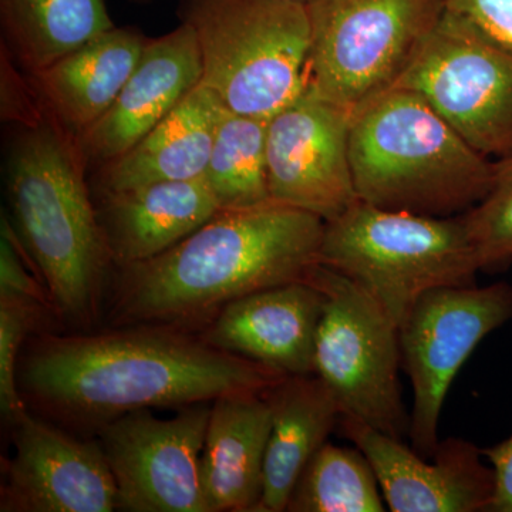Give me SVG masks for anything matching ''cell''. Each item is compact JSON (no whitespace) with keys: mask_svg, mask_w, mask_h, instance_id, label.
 <instances>
[{"mask_svg":"<svg viewBox=\"0 0 512 512\" xmlns=\"http://www.w3.org/2000/svg\"><path fill=\"white\" fill-rule=\"evenodd\" d=\"M286 375L224 352L200 335L138 325L84 335H42L19 363V387L46 412L96 426L153 407L264 394Z\"/></svg>","mask_w":512,"mask_h":512,"instance_id":"obj_1","label":"cell"},{"mask_svg":"<svg viewBox=\"0 0 512 512\" xmlns=\"http://www.w3.org/2000/svg\"><path fill=\"white\" fill-rule=\"evenodd\" d=\"M325 224L274 201L220 210L163 254L120 268L113 318L187 329L242 296L305 281L319 265Z\"/></svg>","mask_w":512,"mask_h":512,"instance_id":"obj_2","label":"cell"},{"mask_svg":"<svg viewBox=\"0 0 512 512\" xmlns=\"http://www.w3.org/2000/svg\"><path fill=\"white\" fill-rule=\"evenodd\" d=\"M12 227L53 311L87 328L99 313L111 256L86 183L79 137L50 111L16 126L5 153Z\"/></svg>","mask_w":512,"mask_h":512,"instance_id":"obj_3","label":"cell"},{"mask_svg":"<svg viewBox=\"0 0 512 512\" xmlns=\"http://www.w3.org/2000/svg\"><path fill=\"white\" fill-rule=\"evenodd\" d=\"M349 151L357 197L382 210L456 217L493 184L494 161L404 87H390L353 113Z\"/></svg>","mask_w":512,"mask_h":512,"instance_id":"obj_4","label":"cell"},{"mask_svg":"<svg viewBox=\"0 0 512 512\" xmlns=\"http://www.w3.org/2000/svg\"><path fill=\"white\" fill-rule=\"evenodd\" d=\"M197 37L202 86L234 113L269 120L306 89L311 18L291 0H180Z\"/></svg>","mask_w":512,"mask_h":512,"instance_id":"obj_5","label":"cell"},{"mask_svg":"<svg viewBox=\"0 0 512 512\" xmlns=\"http://www.w3.org/2000/svg\"><path fill=\"white\" fill-rule=\"evenodd\" d=\"M319 264L359 285L397 326L423 293L476 285L480 272L463 214L430 217L362 201L326 222Z\"/></svg>","mask_w":512,"mask_h":512,"instance_id":"obj_6","label":"cell"},{"mask_svg":"<svg viewBox=\"0 0 512 512\" xmlns=\"http://www.w3.org/2000/svg\"><path fill=\"white\" fill-rule=\"evenodd\" d=\"M306 87L355 113L393 87L444 12L443 0H313Z\"/></svg>","mask_w":512,"mask_h":512,"instance_id":"obj_7","label":"cell"},{"mask_svg":"<svg viewBox=\"0 0 512 512\" xmlns=\"http://www.w3.org/2000/svg\"><path fill=\"white\" fill-rule=\"evenodd\" d=\"M308 281L325 295L316 333L313 370L338 400L345 416L396 439H409L400 389L399 326L359 285L325 265Z\"/></svg>","mask_w":512,"mask_h":512,"instance_id":"obj_8","label":"cell"},{"mask_svg":"<svg viewBox=\"0 0 512 512\" xmlns=\"http://www.w3.org/2000/svg\"><path fill=\"white\" fill-rule=\"evenodd\" d=\"M394 86L419 93L484 157L512 156V53L444 10Z\"/></svg>","mask_w":512,"mask_h":512,"instance_id":"obj_9","label":"cell"},{"mask_svg":"<svg viewBox=\"0 0 512 512\" xmlns=\"http://www.w3.org/2000/svg\"><path fill=\"white\" fill-rule=\"evenodd\" d=\"M512 320V286H440L417 299L399 326L402 370L413 389L409 439L420 456L439 446L444 400L458 370L494 330Z\"/></svg>","mask_w":512,"mask_h":512,"instance_id":"obj_10","label":"cell"},{"mask_svg":"<svg viewBox=\"0 0 512 512\" xmlns=\"http://www.w3.org/2000/svg\"><path fill=\"white\" fill-rule=\"evenodd\" d=\"M211 403L181 407L173 419L141 409L101 424L100 446L116 480L120 510L210 512L201 456Z\"/></svg>","mask_w":512,"mask_h":512,"instance_id":"obj_11","label":"cell"},{"mask_svg":"<svg viewBox=\"0 0 512 512\" xmlns=\"http://www.w3.org/2000/svg\"><path fill=\"white\" fill-rule=\"evenodd\" d=\"M352 111L305 92L268 120L266 175L271 201L329 222L359 202L350 164Z\"/></svg>","mask_w":512,"mask_h":512,"instance_id":"obj_12","label":"cell"},{"mask_svg":"<svg viewBox=\"0 0 512 512\" xmlns=\"http://www.w3.org/2000/svg\"><path fill=\"white\" fill-rule=\"evenodd\" d=\"M346 439L369 458L387 510L392 512H490L494 468L483 450L457 437L441 440L433 456L423 457L404 440L342 414Z\"/></svg>","mask_w":512,"mask_h":512,"instance_id":"obj_13","label":"cell"},{"mask_svg":"<svg viewBox=\"0 0 512 512\" xmlns=\"http://www.w3.org/2000/svg\"><path fill=\"white\" fill-rule=\"evenodd\" d=\"M0 511L111 512L119 491L100 443L74 439L25 412L12 424Z\"/></svg>","mask_w":512,"mask_h":512,"instance_id":"obj_14","label":"cell"},{"mask_svg":"<svg viewBox=\"0 0 512 512\" xmlns=\"http://www.w3.org/2000/svg\"><path fill=\"white\" fill-rule=\"evenodd\" d=\"M325 295L311 281L272 286L225 305L202 329L214 348L286 376L315 375L316 333Z\"/></svg>","mask_w":512,"mask_h":512,"instance_id":"obj_15","label":"cell"},{"mask_svg":"<svg viewBox=\"0 0 512 512\" xmlns=\"http://www.w3.org/2000/svg\"><path fill=\"white\" fill-rule=\"evenodd\" d=\"M202 62L190 25L148 37L143 55L113 106L79 137L87 165L123 156L201 83Z\"/></svg>","mask_w":512,"mask_h":512,"instance_id":"obj_16","label":"cell"},{"mask_svg":"<svg viewBox=\"0 0 512 512\" xmlns=\"http://www.w3.org/2000/svg\"><path fill=\"white\" fill-rule=\"evenodd\" d=\"M218 211L204 175L100 194L97 217L111 261L123 268L163 254Z\"/></svg>","mask_w":512,"mask_h":512,"instance_id":"obj_17","label":"cell"},{"mask_svg":"<svg viewBox=\"0 0 512 512\" xmlns=\"http://www.w3.org/2000/svg\"><path fill=\"white\" fill-rule=\"evenodd\" d=\"M271 429L272 406L265 393L227 394L211 403L201 456L210 512H255Z\"/></svg>","mask_w":512,"mask_h":512,"instance_id":"obj_18","label":"cell"},{"mask_svg":"<svg viewBox=\"0 0 512 512\" xmlns=\"http://www.w3.org/2000/svg\"><path fill=\"white\" fill-rule=\"evenodd\" d=\"M222 110L211 90L195 86L123 156L97 168L99 194L204 177Z\"/></svg>","mask_w":512,"mask_h":512,"instance_id":"obj_19","label":"cell"},{"mask_svg":"<svg viewBox=\"0 0 512 512\" xmlns=\"http://www.w3.org/2000/svg\"><path fill=\"white\" fill-rule=\"evenodd\" d=\"M147 40L136 29L114 26L29 77L46 109L80 137L113 106Z\"/></svg>","mask_w":512,"mask_h":512,"instance_id":"obj_20","label":"cell"},{"mask_svg":"<svg viewBox=\"0 0 512 512\" xmlns=\"http://www.w3.org/2000/svg\"><path fill=\"white\" fill-rule=\"evenodd\" d=\"M265 394L272 406V429L255 512H284L303 470L338 426L342 410L316 375L286 376Z\"/></svg>","mask_w":512,"mask_h":512,"instance_id":"obj_21","label":"cell"},{"mask_svg":"<svg viewBox=\"0 0 512 512\" xmlns=\"http://www.w3.org/2000/svg\"><path fill=\"white\" fill-rule=\"evenodd\" d=\"M0 20L6 49L28 74L114 28L104 0H0Z\"/></svg>","mask_w":512,"mask_h":512,"instance_id":"obj_22","label":"cell"},{"mask_svg":"<svg viewBox=\"0 0 512 512\" xmlns=\"http://www.w3.org/2000/svg\"><path fill=\"white\" fill-rule=\"evenodd\" d=\"M268 120L222 110L205 178L220 210L271 201L266 175Z\"/></svg>","mask_w":512,"mask_h":512,"instance_id":"obj_23","label":"cell"},{"mask_svg":"<svg viewBox=\"0 0 512 512\" xmlns=\"http://www.w3.org/2000/svg\"><path fill=\"white\" fill-rule=\"evenodd\" d=\"M289 512H384L382 488L360 448L326 443L303 470Z\"/></svg>","mask_w":512,"mask_h":512,"instance_id":"obj_24","label":"cell"},{"mask_svg":"<svg viewBox=\"0 0 512 512\" xmlns=\"http://www.w3.org/2000/svg\"><path fill=\"white\" fill-rule=\"evenodd\" d=\"M480 272H501L512 264V156L494 160L490 191L464 212Z\"/></svg>","mask_w":512,"mask_h":512,"instance_id":"obj_25","label":"cell"},{"mask_svg":"<svg viewBox=\"0 0 512 512\" xmlns=\"http://www.w3.org/2000/svg\"><path fill=\"white\" fill-rule=\"evenodd\" d=\"M46 309L52 308L35 299L0 298V410L9 426L28 412L19 387V356Z\"/></svg>","mask_w":512,"mask_h":512,"instance_id":"obj_26","label":"cell"},{"mask_svg":"<svg viewBox=\"0 0 512 512\" xmlns=\"http://www.w3.org/2000/svg\"><path fill=\"white\" fill-rule=\"evenodd\" d=\"M444 10L512 53V0H443Z\"/></svg>","mask_w":512,"mask_h":512,"instance_id":"obj_27","label":"cell"},{"mask_svg":"<svg viewBox=\"0 0 512 512\" xmlns=\"http://www.w3.org/2000/svg\"><path fill=\"white\" fill-rule=\"evenodd\" d=\"M20 241L12 222L2 218V242H0V298L35 299L50 305L45 285L33 278L19 254Z\"/></svg>","mask_w":512,"mask_h":512,"instance_id":"obj_28","label":"cell"},{"mask_svg":"<svg viewBox=\"0 0 512 512\" xmlns=\"http://www.w3.org/2000/svg\"><path fill=\"white\" fill-rule=\"evenodd\" d=\"M481 450L495 474V494L490 512H512V436Z\"/></svg>","mask_w":512,"mask_h":512,"instance_id":"obj_29","label":"cell"},{"mask_svg":"<svg viewBox=\"0 0 512 512\" xmlns=\"http://www.w3.org/2000/svg\"><path fill=\"white\" fill-rule=\"evenodd\" d=\"M291 2L305 3V5H308V3L313 2V0H291Z\"/></svg>","mask_w":512,"mask_h":512,"instance_id":"obj_30","label":"cell"}]
</instances>
